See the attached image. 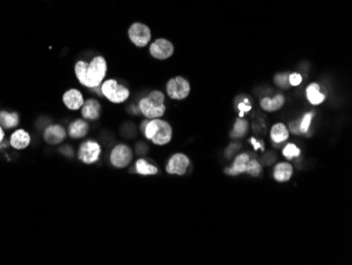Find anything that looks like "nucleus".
Listing matches in <instances>:
<instances>
[{
	"label": "nucleus",
	"mask_w": 352,
	"mask_h": 265,
	"mask_svg": "<svg viewBox=\"0 0 352 265\" xmlns=\"http://www.w3.org/2000/svg\"><path fill=\"white\" fill-rule=\"evenodd\" d=\"M107 60L102 56H96L90 64L79 60L75 64V74L79 82L88 88H97L106 78Z\"/></svg>",
	"instance_id": "nucleus-1"
},
{
	"label": "nucleus",
	"mask_w": 352,
	"mask_h": 265,
	"mask_svg": "<svg viewBox=\"0 0 352 265\" xmlns=\"http://www.w3.org/2000/svg\"><path fill=\"white\" fill-rule=\"evenodd\" d=\"M145 136L153 142L155 145H167L172 138V128L168 122L159 118H153L148 122L144 130Z\"/></svg>",
	"instance_id": "nucleus-2"
},
{
	"label": "nucleus",
	"mask_w": 352,
	"mask_h": 265,
	"mask_svg": "<svg viewBox=\"0 0 352 265\" xmlns=\"http://www.w3.org/2000/svg\"><path fill=\"white\" fill-rule=\"evenodd\" d=\"M139 110L147 118H160L165 114V96L160 91H152L139 102Z\"/></svg>",
	"instance_id": "nucleus-3"
},
{
	"label": "nucleus",
	"mask_w": 352,
	"mask_h": 265,
	"mask_svg": "<svg viewBox=\"0 0 352 265\" xmlns=\"http://www.w3.org/2000/svg\"><path fill=\"white\" fill-rule=\"evenodd\" d=\"M102 96H106L111 102L121 104L130 96V91L123 84H118L115 80H108L101 86Z\"/></svg>",
	"instance_id": "nucleus-4"
},
{
	"label": "nucleus",
	"mask_w": 352,
	"mask_h": 265,
	"mask_svg": "<svg viewBox=\"0 0 352 265\" xmlns=\"http://www.w3.org/2000/svg\"><path fill=\"white\" fill-rule=\"evenodd\" d=\"M191 87L189 82L183 76L171 78L167 84V94L173 100H185L190 93Z\"/></svg>",
	"instance_id": "nucleus-5"
},
{
	"label": "nucleus",
	"mask_w": 352,
	"mask_h": 265,
	"mask_svg": "<svg viewBox=\"0 0 352 265\" xmlns=\"http://www.w3.org/2000/svg\"><path fill=\"white\" fill-rule=\"evenodd\" d=\"M128 34L130 40L137 46H146L152 38L150 28L140 22L133 24L130 26Z\"/></svg>",
	"instance_id": "nucleus-6"
},
{
	"label": "nucleus",
	"mask_w": 352,
	"mask_h": 265,
	"mask_svg": "<svg viewBox=\"0 0 352 265\" xmlns=\"http://www.w3.org/2000/svg\"><path fill=\"white\" fill-rule=\"evenodd\" d=\"M133 160V152L127 145H117L111 152L110 160L113 166L117 168H125L130 165Z\"/></svg>",
	"instance_id": "nucleus-7"
},
{
	"label": "nucleus",
	"mask_w": 352,
	"mask_h": 265,
	"mask_svg": "<svg viewBox=\"0 0 352 265\" xmlns=\"http://www.w3.org/2000/svg\"><path fill=\"white\" fill-rule=\"evenodd\" d=\"M173 53H174L173 44L165 38H158L150 46V54L153 56L154 58L159 60H168L173 55Z\"/></svg>",
	"instance_id": "nucleus-8"
},
{
	"label": "nucleus",
	"mask_w": 352,
	"mask_h": 265,
	"mask_svg": "<svg viewBox=\"0 0 352 265\" xmlns=\"http://www.w3.org/2000/svg\"><path fill=\"white\" fill-rule=\"evenodd\" d=\"M100 152H101L100 146L96 143V142L88 140L80 146L78 158L84 164L90 165V164H93L94 162H96V160L99 158Z\"/></svg>",
	"instance_id": "nucleus-9"
},
{
	"label": "nucleus",
	"mask_w": 352,
	"mask_h": 265,
	"mask_svg": "<svg viewBox=\"0 0 352 265\" xmlns=\"http://www.w3.org/2000/svg\"><path fill=\"white\" fill-rule=\"evenodd\" d=\"M189 165H190V160L186 154H175L169 160L166 170L170 174L183 176L186 174Z\"/></svg>",
	"instance_id": "nucleus-10"
},
{
	"label": "nucleus",
	"mask_w": 352,
	"mask_h": 265,
	"mask_svg": "<svg viewBox=\"0 0 352 265\" xmlns=\"http://www.w3.org/2000/svg\"><path fill=\"white\" fill-rule=\"evenodd\" d=\"M65 130L59 125L47 127L43 134V138L47 144L58 145L65 138Z\"/></svg>",
	"instance_id": "nucleus-11"
},
{
	"label": "nucleus",
	"mask_w": 352,
	"mask_h": 265,
	"mask_svg": "<svg viewBox=\"0 0 352 265\" xmlns=\"http://www.w3.org/2000/svg\"><path fill=\"white\" fill-rule=\"evenodd\" d=\"M63 102L70 110H78L82 107L84 100L79 90L71 89L63 94Z\"/></svg>",
	"instance_id": "nucleus-12"
},
{
	"label": "nucleus",
	"mask_w": 352,
	"mask_h": 265,
	"mask_svg": "<svg viewBox=\"0 0 352 265\" xmlns=\"http://www.w3.org/2000/svg\"><path fill=\"white\" fill-rule=\"evenodd\" d=\"M81 114L85 120H98L100 116L101 106L96 100H88L83 102L81 107Z\"/></svg>",
	"instance_id": "nucleus-13"
},
{
	"label": "nucleus",
	"mask_w": 352,
	"mask_h": 265,
	"mask_svg": "<svg viewBox=\"0 0 352 265\" xmlns=\"http://www.w3.org/2000/svg\"><path fill=\"white\" fill-rule=\"evenodd\" d=\"M31 136L23 129H18L9 138V145L17 150H21L30 145Z\"/></svg>",
	"instance_id": "nucleus-14"
},
{
	"label": "nucleus",
	"mask_w": 352,
	"mask_h": 265,
	"mask_svg": "<svg viewBox=\"0 0 352 265\" xmlns=\"http://www.w3.org/2000/svg\"><path fill=\"white\" fill-rule=\"evenodd\" d=\"M306 96L308 100L312 104V105L318 106L325 100L326 96L324 92H322L321 86L316 82L310 84L306 89Z\"/></svg>",
	"instance_id": "nucleus-15"
},
{
	"label": "nucleus",
	"mask_w": 352,
	"mask_h": 265,
	"mask_svg": "<svg viewBox=\"0 0 352 265\" xmlns=\"http://www.w3.org/2000/svg\"><path fill=\"white\" fill-rule=\"evenodd\" d=\"M285 102H286V98H285L284 96H282V94H277V96H275L273 98H264L261 100V107L265 111L274 112V111L281 109L284 106Z\"/></svg>",
	"instance_id": "nucleus-16"
},
{
	"label": "nucleus",
	"mask_w": 352,
	"mask_h": 265,
	"mask_svg": "<svg viewBox=\"0 0 352 265\" xmlns=\"http://www.w3.org/2000/svg\"><path fill=\"white\" fill-rule=\"evenodd\" d=\"M293 174V167L289 163H280L274 168V178L278 182H287L291 178Z\"/></svg>",
	"instance_id": "nucleus-17"
},
{
	"label": "nucleus",
	"mask_w": 352,
	"mask_h": 265,
	"mask_svg": "<svg viewBox=\"0 0 352 265\" xmlns=\"http://www.w3.org/2000/svg\"><path fill=\"white\" fill-rule=\"evenodd\" d=\"M89 125L84 120H76L69 127V134L72 138H81L87 136Z\"/></svg>",
	"instance_id": "nucleus-18"
},
{
	"label": "nucleus",
	"mask_w": 352,
	"mask_h": 265,
	"mask_svg": "<svg viewBox=\"0 0 352 265\" xmlns=\"http://www.w3.org/2000/svg\"><path fill=\"white\" fill-rule=\"evenodd\" d=\"M249 156L247 154H242L237 156L231 168L226 169V174L230 176H239L246 172V166L249 160Z\"/></svg>",
	"instance_id": "nucleus-19"
},
{
	"label": "nucleus",
	"mask_w": 352,
	"mask_h": 265,
	"mask_svg": "<svg viewBox=\"0 0 352 265\" xmlns=\"http://www.w3.org/2000/svg\"><path fill=\"white\" fill-rule=\"evenodd\" d=\"M19 124V118L16 112L0 111V126L5 129H12Z\"/></svg>",
	"instance_id": "nucleus-20"
},
{
	"label": "nucleus",
	"mask_w": 352,
	"mask_h": 265,
	"mask_svg": "<svg viewBox=\"0 0 352 265\" xmlns=\"http://www.w3.org/2000/svg\"><path fill=\"white\" fill-rule=\"evenodd\" d=\"M270 136H271V138L274 143H282V142H285L286 140H288L289 130L286 126L282 124V122H279V124H275L272 127Z\"/></svg>",
	"instance_id": "nucleus-21"
},
{
	"label": "nucleus",
	"mask_w": 352,
	"mask_h": 265,
	"mask_svg": "<svg viewBox=\"0 0 352 265\" xmlns=\"http://www.w3.org/2000/svg\"><path fill=\"white\" fill-rule=\"evenodd\" d=\"M136 172L139 174H144V176H148V174H156L158 172V169L149 164L146 160H138L136 162Z\"/></svg>",
	"instance_id": "nucleus-22"
},
{
	"label": "nucleus",
	"mask_w": 352,
	"mask_h": 265,
	"mask_svg": "<svg viewBox=\"0 0 352 265\" xmlns=\"http://www.w3.org/2000/svg\"><path fill=\"white\" fill-rule=\"evenodd\" d=\"M247 130H248V122L245 120L239 118L235 122L234 125V131L232 136H237V138H242L243 136H245L247 134Z\"/></svg>",
	"instance_id": "nucleus-23"
},
{
	"label": "nucleus",
	"mask_w": 352,
	"mask_h": 265,
	"mask_svg": "<svg viewBox=\"0 0 352 265\" xmlns=\"http://www.w3.org/2000/svg\"><path fill=\"white\" fill-rule=\"evenodd\" d=\"M261 172H262V166L258 162V160H248L245 172L249 174L250 176H260Z\"/></svg>",
	"instance_id": "nucleus-24"
},
{
	"label": "nucleus",
	"mask_w": 352,
	"mask_h": 265,
	"mask_svg": "<svg viewBox=\"0 0 352 265\" xmlns=\"http://www.w3.org/2000/svg\"><path fill=\"white\" fill-rule=\"evenodd\" d=\"M283 154L285 158L288 160H292L294 158H298L301 154V150L294 144H288L283 150Z\"/></svg>",
	"instance_id": "nucleus-25"
},
{
	"label": "nucleus",
	"mask_w": 352,
	"mask_h": 265,
	"mask_svg": "<svg viewBox=\"0 0 352 265\" xmlns=\"http://www.w3.org/2000/svg\"><path fill=\"white\" fill-rule=\"evenodd\" d=\"M312 118H313V113H312V112L306 113V114L304 116V118H302V120H301V122H300V131H301V134H306V132L309 130L310 122H311Z\"/></svg>",
	"instance_id": "nucleus-26"
},
{
	"label": "nucleus",
	"mask_w": 352,
	"mask_h": 265,
	"mask_svg": "<svg viewBox=\"0 0 352 265\" xmlns=\"http://www.w3.org/2000/svg\"><path fill=\"white\" fill-rule=\"evenodd\" d=\"M274 82H275V84H279L280 87L287 88L288 84H289V75L286 74V73L278 74L277 76H275V78H274Z\"/></svg>",
	"instance_id": "nucleus-27"
},
{
	"label": "nucleus",
	"mask_w": 352,
	"mask_h": 265,
	"mask_svg": "<svg viewBox=\"0 0 352 265\" xmlns=\"http://www.w3.org/2000/svg\"><path fill=\"white\" fill-rule=\"evenodd\" d=\"M302 75L299 73H292L289 75V84L293 87H297L302 82Z\"/></svg>",
	"instance_id": "nucleus-28"
},
{
	"label": "nucleus",
	"mask_w": 352,
	"mask_h": 265,
	"mask_svg": "<svg viewBox=\"0 0 352 265\" xmlns=\"http://www.w3.org/2000/svg\"><path fill=\"white\" fill-rule=\"evenodd\" d=\"M248 102V100H245L244 102H241L240 105H239V109H240V116H244V113L245 112H248L251 110V106H247L246 105V102Z\"/></svg>",
	"instance_id": "nucleus-29"
},
{
	"label": "nucleus",
	"mask_w": 352,
	"mask_h": 265,
	"mask_svg": "<svg viewBox=\"0 0 352 265\" xmlns=\"http://www.w3.org/2000/svg\"><path fill=\"white\" fill-rule=\"evenodd\" d=\"M251 143L254 145V149H255V150H256V149H259V148H261L263 151L265 150L264 144L262 143V142L260 143V142H258V140H255V138H251Z\"/></svg>",
	"instance_id": "nucleus-30"
},
{
	"label": "nucleus",
	"mask_w": 352,
	"mask_h": 265,
	"mask_svg": "<svg viewBox=\"0 0 352 265\" xmlns=\"http://www.w3.org/2000/svg\"><path fill=\"white\" fill-rule=\"evenodd\" d=\"M3 138H4V131H3L2 127L0 126V143H1V142L3 140Z\"/></svg>",
	"instance_id": "nucleus-31"
},
{
	"label": "nucleus",
	"mask_w": 352,
	"mask_h": 265,
	"mask_svg": "<svg viewBox=\"0 0 352 265\" xmlns=\"http://www.w3.org/2000/svg\"><path fill=\"white\" fill-rule=\"evenodd\" d=\"M148 122H149V120H145V122H142V124H141V130H142V132H144L145 127H146V126H147V124H148Z\"/></svg>",
	"instance_id": "nucleus-32"
}]
</instances>
